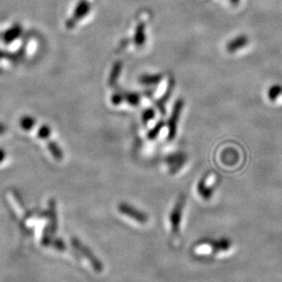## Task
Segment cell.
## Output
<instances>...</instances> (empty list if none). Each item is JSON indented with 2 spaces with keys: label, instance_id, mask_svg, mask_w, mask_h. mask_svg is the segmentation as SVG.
Masks as SVG:
<instances>
[{
  "label": "cell",
  "instance_id": "1",
  "mask_svg": "<svg viewBox=\"0 0 282 282\" xmlns=\"http://www.w3.org/2000/svg\"><path fill=\"white\" fill-rule=\"evenodd\" d=\"M183 101L181 99L176 101L174 104V107L172 109L171 112V115L169 117V120L168 127H169V140H173L177 133V126H178V122L180 119V115H181V110L183 108Z\"/></svg>",
  "mask_w": 282,
  "mask_h": 282
},
{
  "label": "cell",
  "instance_id": "2",
  "mask_svg": "<svg viewBox=\"0 0 282 282\" xmlns=\"http://www.w3.org/2000/svg\"><path fill=\"white\" fill-rule=\"evenodd\" d=\"M184 205V197H181L176 205L174 209L171 212L170 215V223H171V228H172V234L177 235L179 234V227H180V223H181V213H182V208Z\"/></svg>",
  "mask_w": 282,
  "mask_h": 282
},
{
  "label": "cell",
  "instance_id": "3",
  "mask_svg": "<svg viewBox=\"0 0 282 282\" xmlns=\"http://www.w3.org/2000/svg\"><path fill=\"white\" fill-rule=\"evenodd\" d=\"M118 210L123 215H127L128 217L135 219L141 224H145V223H147V220H148V216L145 215L144 213L131 207L128 203H121L120 205L118 206Z\"/></svg>",
  "mask_w": 282,
  "mask_h": 282
},
{
  "label": "cell",
  "instance_id": "4",
  "mask_svg": "<svg viewBox=\"0 0 282 282\" xmlns=\"http://www.w3.org/2000/svg\"><path fill=\"white\" fill-rule=\"evenodd\" d=\"M73 244H74V247H76V249H79L81 252H82V254L85 255V256L87 258L88 260L92 263V266H93L94 270L101 271V270L103 269V267H102V265H101L99 260L95 258L94 254H93L86 247H85L84 245H82L80 242L78 241L77 239H74V240H73Z\"/></svg>",
  "mask_w": 282,
  "mask_h": 282
},
{
  "label": "cell",
  "instance_id": "5",
  "mask_svg": "<svg viewBox=\"0 0 282 282\" xmlns=\"http://www.w3.org/2000/svg\"><path fill=\"white\" fill-rule=\"evenodd\" d=\"M249 43V39L247 36H239L234 40L229 41L226 45V51L230 54H234L236 51L242 48L246 47Z\"/></svg>",
  "mask_w": 282,
  "mask_h": 282
},
{
  "label": "cell",
  "instance_id": "6",
  "mask_svg": "<svg viewBox=\"0 0 282 282\" xmlns=\"http://www.w3.org/2000/svg\"><path fill=\"white\" fill-rule=\"evenodd\" d=\"M162 79V75L161 74H145L142 75L141 77V83L143 85H156L157 83L161 82Z\"/></svg>",
  "mask_w": 282,
  "mask_h": 282
},
{
  "label": "cell",
  "instance_id": "7",
  "mask_svg": "<svg viewBox=\"0 0 282 282\" xmlns=\"http://www.w3.org/2000/svg\"><path fill=\"white\" fill-rule=\"evenodd\" d=\"M144 26L143 25H140L139 27L137 28V30H136V34H135V43L137 46L141 47L144 42H145V40H146V37H145V31H144Z\"/></svg>",
  "mask_w": 282,
  "mask_h": 282
},
{
  "label": "cell",
  "instance_id": "8",
  "mask_svg": "<svg viewBox=\"0 0 282 282\" xmlns=\"http://www.w3.org/2000/svg\"><path fill=\"white\" fill-rule=\"evenodd\" d=\"M123 96H124V99H126L128 104L131 106H138L140 103V100H141L140 95L136 94V93L128 92V93L123 94Z\"/></svg>",
  "mask_w": 282,
  "mask_h": 282
},
{
  "label": "cell",
  "instance_id": "9",
  "mask_svg": "<svg viewBox=\"0 0 282 282\" xmlns=\"http://www.w3.org/2000/svg\"><path fill=\"white\" fill-rule=\"evenodd\" d=\"M269 98L271 101H275L281 94H282V86L279 85H275L269 88Z\"/></svg>",
  "mask_w": 282,
  "mask_h": 282
},
{
  "label": "cell",
  "instance_id": "10",
  "mask_svg": "<svg viewBox=\"0 0 282 282\" xmlns=\"http://www.w3.org/2000/svg\"><path fill=\"white\" fill-rule=\"evenodd\" d=\"M121 70H122V63L121 62H117L116 64H114V68L111 72V75H110V84H114L115 81L117 80V78L120 75Z\"/></svg>",
  "mask_w": 282,
  "mask_h": 282
},
{
  "label": "cell",
  "instance_id": "11",
  "mask_svg": "<svg viewBox=\"0 0 282 282\" xmlns=\"http://www.w3.org/2000/svg\"><path fill=\"white\" fill-rule=\"evenodd\" d=\"M162 126H163V123L161 122V123H159L156 127H155L151 131H149V133H148V137L150 139V140H153L155 139L158 134H159V132L161 131V128H162Z\"/></svg>",
  "mask_w": 282,
  "mask_h": 282
},
{
  "label": "cell",
  "instance_id": "12",
  "mask_svg": "<svg viewBox=\"0 0 282 282\" xmlns=\"http://www.w3.org/2000/svg\"><path fill=\"white\" fill-rule=\"evenodd\" d=\"M154 111L152 109H148L143 114V120H144V122H148V120L152 119L154 117Z\"/></svg>",
  "mask_w": 282,
  "mask_h": 282
}]
</instances>
